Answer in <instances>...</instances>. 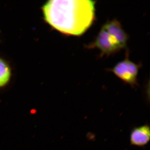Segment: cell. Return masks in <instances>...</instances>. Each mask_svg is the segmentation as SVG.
Instances as JSON below:
<instances>
[{
  "instance_id": "cell-1",
  "label": "cell",
  "mask_w": 150,
  "mask_h": 150,
  "mask_svg": "<svg viewBox=\"0 0 150 150\" xmlns=\"http://www.w3.org/2000/svg\"><path fill=\"white\" fill-rule=\"evenodd\" d=\"M96 1L50 0L41 7L43 19L50 26L65 35L80 36L95 19Z\"/></svg>"
},
{
  "instance_id": "cell-2",
  "label": "cell",
  "mask_w": 150,
  "mask_h": 150,
  "mask_svg": "<svg viewBox=\"0 0 150 150\" xmlns=\"http://www.w3.org/2000/svg\"><path fill=\"white\" fill-rule=\"evenodd\" d=\"M141 64H137L129 59V53L126 51V58L124 60L118 62L109 71L123 82L134 87L138 85L137 76Z\"/></svg>"
},
{
  "instance_id": "cell-3",
  "label": "cell",
  "mask_w": 150,
  "mask_h": 150,
  "mask_svg": "<svg viewBox=\"0 0 150 150\" xmlns=\"http://www.w3.org/2000/svg\"><path fill=\"white\" fill-rule=\"evenodd\" d=\"M88 49L97 48L100 51V57L109 56L121 50V48L114 37L103 28L100 29L95 40L86 46Z\"/></svg>"
},
{
  "instance_id": "cell-4",
  "label": "cell",
  "mask_w": 150,
  "mask_h": 150,
  "mask_svg": "<svg viewBox=\"0 0 150 150\" xmlns=\"http://www.w3.org/2000/svg\"><path fill=\"white\" fill-rule=\"evenodd\" d=\"M102 27L116 39L121 49L126 47L129 37L118 20L113 19L108 21Z\"/></svg>"
},
{
  "instance_id": "cell-5",
  "label": "cell",
  "mask_w": 150,
  "mask_h": 150,
  "mask_svg": "<svg viewBox=\"0 0 150 150\" xmlns=\"http://www.w3.org/2000/svg\"><path fill=\"white\" fill-rule=\"evenodd\" d=\"M150 139V129L148 124L134 128L130 134V144L135 146H144L149 143Z\"/></svg>"
},
{
  "instance_id": "cell-6",
  "label": "cell",
  "mask_w": 150,
  "mask_h": 150,
  "mask_svg": "<svg viewBox=\"0 0 150 150\" xmlns=\"http://www.w3.org/2000/svg\"><path fill=\"white\" fill-rule=\"evenodd\" d=\"M11 76V70L9 65L5 60L0 59V88L8 83Z\"/></svg>"
}]
</instances>
